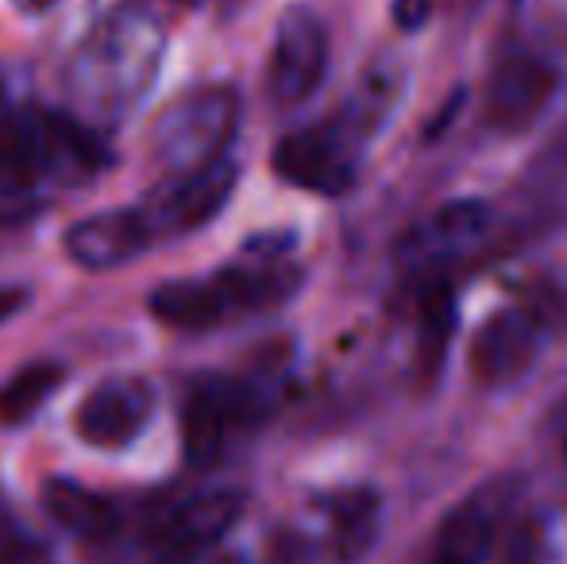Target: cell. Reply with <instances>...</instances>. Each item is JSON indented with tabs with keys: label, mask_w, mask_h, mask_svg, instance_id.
<instances>
[{
	"label": "cell",
	"mask_w": 567,
	"mask_h": 564,
	"mask_svg": "<svg viewBox=\"0 0 567 564\" xmlns=\"http://www.w3.org/2000/svg\"><path fill=\"white\" fill-rule=\"evenodd\" d=\"M163 23L147 8H120L90 31L66 70L70 98L90 129L116 121L147 98L163 66Z\"/></svg>",
	"instance_id": "obj_1"
},
{
	"label": "cell",
	"mask_w": 567,
	"mask_h": 564,
	"mask_svg": "<svg viewBox=\"0 0 567 564\" xmlns=\"http://www.w3.org/2000/svg\"><path fill=\"white\" fill-rule=\"evenodd\" d=\"M113 163L97 129L59 109L0 113V186L39 209L43 186H82Z\"/></svg>",
	"instance_id": "obj_2"
},
{
	"label": "cell",
	"mask_w": 567,
	"mask_h": 564,
	"mask_svg": "<svg viewBox=\"0 0 567 564\" xmlns=\"http://www.w3.org/2000/svg\"><path fill=\"white\" fill-rule=\"evenodd\" d=\"M394 93H398L394 70H374L363 82V90L340 113L324 116L317 124H306V129L278 140L275 171L290 186L313 189V194L324 197H337L343 189H351L367 143L374 140V132L390 116Z\"/></svg>",
	"instance_id": "obj_3"
},
{
	"label": "cell",
	"mask_w": 567,
	"mask_h": 564,
	"mask_svg": "<svg viewBox=\"0 0 567 564\" xmlns=\"http://www.w3.org/2000/svg\"><path fill=\"white\" fill-rule=\"evenodd\" d=\"M239 132V93L228 85H209L174 101L155 124V158L171 178L202 171L228 158V143Z\"/></svg>",
	"instance_id": "obj_4"
},
{
	"label": "cell",
	"mask_w": 567,
	"mask_h": 564,
	"mask_svg": "<svg viewBox=\"0 0 567 564\" xmlns=\"http://www.w3.org/2000/svg\"><path fill=\"white\" fill-rule=\"evenodd\" d=\"M267 391L251 379L202 376L182 407V452L189 464L209 468L220 460L228 433L267 414Z\"/></svg>",
	"instance_id": "obj_5"
},
{
	"label": "cell",
	"mask_w": 567,
	"mask_h": 564,
	"mask_svg": "<svg viewBox=\"0 0 567 564\" xmlns=\"http://www.w3.org/2000/svg\"><path fill=\"white\" fill-rule=\"evenodd\" d=\"M329 74V28L313 8H286L267 62V93L278 109H298Z\"/></svg>",
	"instance_id": "obj_6"
},
{
	"label": "cell",
	"mask_w": 567,
	"mask_h": 564,
	"mask_svg": "<svg viewBox=\"0 0 567 564\" xmlns=\"http://www.w3.org/2000/svg\"><path fill=\"white\" fill-rule=\"evenodd\" d=\"M548 325L533 306H506L494 309L483 325L475 329L467 348V363L475 383L483 387H514L537 363L545 348Z\"/></svg>",
	"instance_id": "obj_7"
},
{
	"label": "cell",
	"mask_w": 567,
	"mask_h": 564,
	"mask_svg": "<svg viewBox=\"0 0 567 564\" xmlns=\"http://www.w3.org/2000/svg\"><path fill=\"white\" fill-rule=\"evenodd\" d=\"M556 90H560V70L553 59L537 51H509L498 59L486 85V124L502 136H517V132L533 129L553 105Z\"/></svg>",
	"instance_id": "obj_8"
},
{
	"label": "cell",
	"mask_w": 567,
	"mask_h": 564,
	"mask_svg": "<svg viewBox=\"0 0 567 564\" xmlns=\"http://www.w3.org/2000/svg\"><path fill=\"white\" fill-rule=\"evenodd\" d=\"M236 178L239 171L231 158L202 166V171L186 174V178H171V186H163L140 205L151 236L155 240H171V236H186L205 228L225 209L228 197L236 194Z\"/></svg>",
	"instance_id": "obj_9"
},
{
	"label": "cell",
	"mask_w": 567,
	"mask_h": 564,
	"mask_svg": "<svg viewBox=\"0 0 567 564\" xmlns=\"http://www.w3.org/2000/svg\"><path fill=\"white\" fill-rule=\"evenodd\" d=\"M155 410V391L143 379H105L78 407V433L97 449L135 441Z\"/></svg>",
	"instance_id": "obj_10"
},
{
	"label": "cell",
	"mask_w": 567,
	"mask_h": 564,
	"mask_svg": "<svg viewBox=\"0 0 567 564\" xmlns=\"http://www.w3.org/2000/svg\"><path fill=\"white\" fill-rule=\"evenodd\" d=\"M155 244L147 221L140 209H109L97 217H85L66 228L62 248L85 271H113L120 264H132L140 252Z\"/></svg>",
	"instance_id": "obj_11"
},
{
	"label": "cell",
	"mask_w": 567,
	"mask_h": 564,
	"mask_svg": "<svg viewBox=\"0 0 567 564\" xmlns=\"http://www.w3.org/2000/svg\"><path fill=\"white\" fill-rule=\"evenodd\" d=\"M486 228H491V205L478 197H460V202L441 205L433 217H425L405 236L402 256H410L413 264H441V259L475 248Z\"/></svg>",
	"instance_id": "obj_12"
},
{
	"label": "cell",
	"mask_w": 567,
	"mask_h": 564,
	"mask_svg": "<svg viewBox=\"0 0 567 564\" xmlns=\"http://www.w3.org/2000/svg\"><path fill=\"white\" fill-rule=\"evenodd\" d=\"M244 514V495L239 491H205L194 495L189 503L174 506L163 522H158V542L174 553H197L217 545Z\"/></svg>",
	"instance_id": "obj_13"
},
{
	"label": "cell",
	"mask_w": 567,
	"mask_h": 564,
	"mask_svg": "<svg viewBox=\"0 0 567 564\" xmlns=\"http://www.w3.org/2000/svg\"><path fill=\"white\" fill-rule=\"evenodd\" d=\"M151 314L178 332H205V329H217V325L236 321L217 275H209V279L163 283L151 294Z\"/></svg>",
	"instance_id": "obj_14"
},
{
	"label": "cell",
	"mask_w": 567,
	"mask_h": 564,
	"mask_svg": "<svg viewBox=\"0 0 567 564\" xmlns=\"http://www.w3.org/2000/svg\"><path fill=\"white\" fill-rule=\"evenodd\" d=\"M494 550V511L483 495L467 499L441 522L433 564H483Z\"/></svg>",
	"instance_id": "obj_15"
},
{
	"label": "cell",
	"mask_w": 567,
	"mask_h": 564,
	"mask_svg": "<svg viewBox=\"0 0 567 564\" xmlns=\"http://www.w3.org/2000/svg\"><path fill=\"white\" fill-rule=\"evenodd\" d=\"M43 506L59 526L82 537H109L120 526V514L113 499L82 488L74 480H51L43 488Z\"/></svg>",
	"instance_id": "obj_16"
},
{
	"label": "cell",
	"mask_w": 567,
	"mask_h": 564,
	"mask_svg": "<svg viewBox=\"0 0 567 564\" xmlns=\"http://www.w3.org/2000/svg\"><path fill=\"white\" fill-rule=\"evenodd\" d=\"M455 337V290L449 283H433L421 294V321H417V371L441 376L449 348Z\"/></svg>",
	"instance_id": "obj_17"
},
{
	"label": "cell",
	"mask_w": 567,
	"mask_h": 564,
	"mask_svg": "<svg viewBox=\"0 0 567 564\" xmlns=\"http://www.w3.org/2000/svg\"><path fill=\"white\" fill-rule=\"evenodd\" d=\"M66 371L59 363H28L23 371H16L4 387H0V425H20L28 422L35 410L47 407L54 391L62 387Z\"/></svg>",
	"instance_id": "obj_18"
},
{
	"label": "cell",
	"mask_w": 567,
	"mask_h": 564,
	"mask_svg": "<svg viewBox=\"0 0 567 564\" xmlns=\"http://www.w3.org/2000/svg\"><path fill=\"white\" fill-rule=\"evenodd\" d=\"M379 530V495L374 491H348L332 503V534H337L340 557H363Z\"/></svg>",
	"instance_id": "obj_19"
},
{
	"label": "cell",
	"mask_w": 567,
	"mask_h": 564,
	"mask_svg": "<svg viewBox=\"0 0 567 564\" xmlns=\"http://www.w3.org/2000/svg\"><path fill=\"white\" fill-rule=\"evenodd\" d=\"M567 178V129L556 132L553 143L545 147V155L537 158V163L529 166V174H525V182L529 186H556V182Z\"/></svg>",
	"instance_id": "obj_20"
},
{
	"label": "cell",
	"mask_w": 567,
	"mask_h": 564,
	"mask_svg": "<svg viewBox=\"0 0 567 564\" xmlns=\"http://www.w3.org/2000/svg\"><path fill=\"white\" fill-rule=\"evenodd\" d=\"M548 561V534H545V522H525L522 530L514 534L506 553V564H545Z\"/></svg>",
	"instance_id": "obj_21"
},
{
	"label": "cell",
	"mask_w": 567,
	"mask_h": 564,
	"mask_svg": "<svg viewBox=\"0 0 567 564\" xmlns=\"http://www.w3.org/2000/svg\"><path fill=\"white\" fill-rule=\"evenodd\" d=\"M390 16H394V23L402 31H421L433 20V0H394Z\"/></svg>",
	"instance_id": "obj_22"
},
{
	"label": "cell",
	"mask_w": 567,
	"mask_h": 564,
	"mask_svg": "<svg viewBox=\"0 0 567 564\" xmlns=\"http://www.w3.org/2000/svg\"><path fill=\"white\" fill-rule=\"evenodd\" d=\"M35 213V205L20 202V197H12L4 186H0V225H12V221H23Z\"/></svg>",
	"instance_id": "obj_23"
},
{
	"label": "cell",
	"mask_w": 567,
	"mask_h": 564,
	"mask_svg": "<svg viewBox=\"0 0 567 564\" xmlns=\"http://www.w3.org/2000/svg\"><path fill=\"white\" fill-rule=\"evenodd\" d=\"M23 301H28V290H20V286H0V321H8L12 314H20Z\"/></svg>",
	"instance_id": "obj_24"
},
{
	"label": "cell",
	"mask_w": 567,
	"mask_h": 564,
	"mask_svg": "<svg viewBox=\"0 0 567 564\" xmlns=\"http://www.w3.org/2000/svg\"><path fill=\"white\" fill-rule=\"evenodd\" d=\"M16 8H23V12H47V8L54 4V0H12Z\"/></svg>",
	"instance_id": "obj_25"
},
{
	"label": "cell",
	"mask_w": 567,
	"mask_h": 564,
	"mask_svg": "<svg viewBox=\"0 0 567 564\" xmlns=\"http://www.w3.org/2000/svg\"><path fill=\"white\" fill-rule=\"evenodd\" d=\"M182 4H194V0H182Z\"/></svg>",
	"instance_id": "obj_26"
},
{
	"label": "cell",
	"mask_w": 567,
	"mask_h": 564,
	"mask_svg": "<svg viewBox=\"0 0 567 564\" xmlns=\"http://www.w3.org/2000/svg\"><path fill=\"white\" fill-rule=\"evenodd\" d=\"M564 452H567V441H564Z\"/></svg>",
	"instance_id": "obj_27"
},
{
	"label": "cell",
	"mask_w": 567,
	"mask_h": 564,
	"mask_svg": "<svg viewBox=\"0 0 567 564\" xmlns=\"http://www.w3.org/2000/svg\"><path fill=\"white\" fill-rule=\"evenodd\" d=\"M0 98H4V93H0Z\"/></svg>",
	"instance_id": "obj_28"
}]
</instances>
